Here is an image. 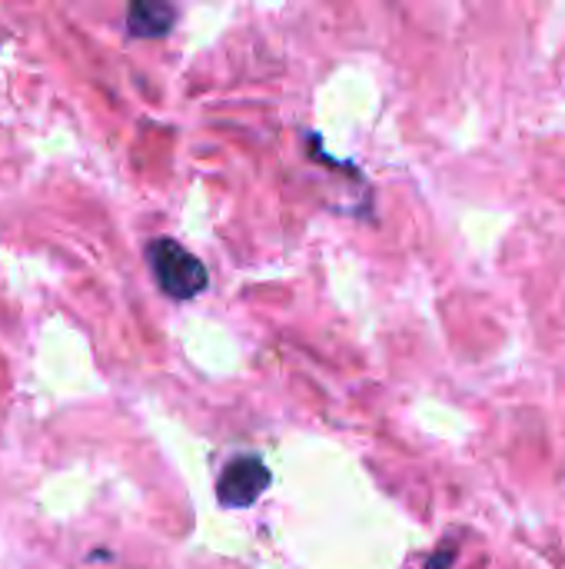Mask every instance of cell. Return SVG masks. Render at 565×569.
Instances as JSON below:
<instances>
[{"instance_id":"6da1fadb","label":"cell","mask_w":565,"mask_h":569,"mask_svg":"<svg viewBox=\"0 0 565 569\" xmlns=\"http://www.w3.org/2000/svg\"><path fill=\"white\" fill-rule=\"evenodd\" d=\"M147 263H150V270H153L157 287H160L167 297H173V300H190V297L203 293L206 283H210L206 267H203L186 247H180V243L170 240V237L150 240V247H147Z\"/></svg>"},{"instance_id":"7a4b0ae2","label":"cell","mask_w":565,"mask_h":569,"mask_svg":"<svg viewBox=\"0 0 565 569\" xmlns=\"http://www.w3.org/2000/svg\"><path fill=\"white\" fill-rule=\"evenodd\" d=\"M270 487V470L260 457H236L223 467L216 480V500L230 510L253 507Z\"/></svg>"},{"instance_id":"3957f363","label":"cell","mask_w":565,"mask_h":569,"mask_svg":"<svg viewBox=\"0 0 565 569\" xmlns=\"http://www.w3.org/2000/svg\"><path fill=\"white\" fill-rule=\"evenodd\" d=\"M173 20H176V10L167 3H157V0H140V3H130V10H127L130 37H163V33H170Z\"/></svg>"},{"instance_id":"277c9868","label":"cell","mask_w":565,"mask_h":569,"mask_svg":"<svg viewBox=\"0 0 565 569\" xmlns=\"http://www.w3.org/2000/svg\"><path fill=\"white\" fill-rule=\"evenodd\" d=\"M453 557H456V550H453V547H443V550H436V557H433L430 569H450L453 567Z\"/></svg>"}]
</instances>
